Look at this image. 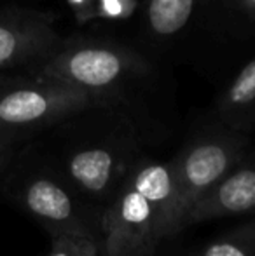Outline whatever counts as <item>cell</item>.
<instances>
[{
    "label": "cell",
    "instance_id": "1",
    "mask_svg": "<svg viewBox=\"0 0 255 256\" xmlns=\"http://www.w3.org/2000/svg\"><path fill=\"white\" fill-rule=\"evenodd\" d=\"M173 200V162L138 158L102 212V254L152 256L168 237Z\"/></svg>",
    "mask_w": 255,
    "mask_h": 256
},
{
    "label": "cell",
    "instance_id": "2",
    "mask_svg": "<svg viewBox=\"0 0 255 256\" xmlns=\"http://www.w3.org/2000/svg\"><path fill=\"white\" fill-rule=\"evenodd\" d=\"M149 72V63L124 46L98 40H72L41 60L35 75L77 86L103 102L126 82Z\"/></svg>",
    "mask_w": 255,
    "mask_h": 256
},
{
    "label": "cell",
    "instance_id": "3",
    "mask_svg": "<svg viewBox=\"0 0 255 256\" xmlns=\"http://www.w3.org/2000/svg\"><path fill=\"white\" fill-rule=\"evenodd\" d=\"M248 152L245 132L227 126L196 134L173 158L175 200L168 237L182 230L189 209L204 197Z\"/></svg>",
    "mask_w": 255,
    "mask_h": 256
},
{
    "label": "cell",
    "instance_id": "4",
    "mask_svg": "<svg viewBox=\"0 0 255 256\" xmlns=\"http://www.w3.org/2000/svg\"><path fill=\"white\" fill-rule=\"evenodd\" d=\"M105 104L93 92L56 78L35 75L20 84L6 80L0 88V129L18 138Z\"/></svg>",
    "mask_w": 255,
    "mask_h": 256
},
{
    "label": "cell",
    "instance_id": "5",
    "mask_svg": "<svg viewBox=\"0 0 255 256\" xmlns=\"http://www.w3.org/2000/svg\"><path fill=\"white\" fill-rule=\"evenodd\" d=\"M138 158L131 136L103 134L72 146L58 171L93 208L103 212Z\"/></svg>",
    "mask_w": 255,
    "mask_h": 256
},
{
    "label": "cell",
    "instance_id": "6",
    "mask_svg": "<svg viewBox=\"0 0 255 256\" xmlns=\"http://www.w3.org/2000/svg\"><path fill=\"white\" fill-rule=\"evenodd\" d=\"M20 202L51 234L89 237L100 242L102 212L93 208L60 171L30 174L20 188Z\"/></svg>",
    "mask_w": 255,
    "mask_h": 256
},
{
    "label": "cell",
    "instance_id": "7",
    "mask_svg": "<svg viewBox=\"0 0 255 256\" xmlns=\"http://www.w3.org/2000/svg\"><path fill=\"white\" fill-rule=\"evenodd\" d=\"M60 44L53 14L9 10L0 14V72L41 61Z\"/></svg>",
    "mask_w": 255,
    "mask_h": 256
},
{
    "label": "cell",
    "instance_id": "8",
    "mask_svg": "<svg viewBox=\"0 0 255 256\" xmlns=\"http://www.w3.org/2000/svg\"><path fill=\"white\" fill-rule=\"evenodd\" d=\"M255 214V152L243 158L196 204L182 222L185 226L225 216Z\"/></svg>",
    "mask_w": 255,
    "mask_h": 256
},
{
    "label": "cell",
    "instance_id": "9",
    "mask_svg": "<svg viewBox=\"0 0 255 256\" xmlns=\"http://www.w3.org/2000/svg\"><path fill=\"white\" fill-rule=\"evenodd\" d=\"M222 124L245 132L255 126V56L239 70L217 103Z\"/></svg>",
    "mask_w": 255,
    "mask_h": 256
},
{
    "label": "cell",
    "instance_id": "10",
    "mask_svg": "<svg viewBox=\"0 0 255 256\" xmlns=\"http://www.w3.org/2000/svg\"><path fill=\"white\" fill-rule=\"evenodd\" d=\"M206 0H149L147 23L159 37H171L189 23L194 10Z\"/></svg>",
    "mask_w": 255,
    "mask_h": 256
},
{
    "label": "cell",
    "instance_id": "11",
    "mask_svg": "<svg viewBox=\"0 0 255 256\" xmlns=\"http://www.w3.org/2000/svg\"><path fill=\"white\" fill-rule=\"evenodd\" d=\"M191 256H255V214L250 222L218 236Z\"/></svg>",
    "mask_w": 255,
    "mask_h": 256
},
{
    "label": "cell",
    "instance_id": "12",
    "mask_svg": "<svg viewBox=\"0 0 255 256\" xmlns=\"http://www.w3.org/2000/svg\"><path fill=\"white\" fill-rule=\"evenodd\" d=\"M48 256H103L102 244L89 237L56 236Z\"/></svg>",
    "mask_w": 255,
    "mask_h": 256
},
{
    "label": "cell",
    "instance_id": "13",
    "mask_svg": "<svg viewBox=\"0 0 255 256\" xmlns=\"http://www.w3.org/2000/svg\"><path fill=\"white\" fill-rule=\"evenodd\" d=\"M14 142H16V136L0 129V171H2L4 166L9 160V155H11V150H13Z\"/></svg>",
    "mask_w": 255,
    "mask_h": 256
},
{
    "label": "cell",
    "instance_id": "14",
    "mask_svg": "<svg viewBox=\"0 0 255 256\" xmlns=\"http://www.w3.org/2000/svg\"><path fill=\"white\" fill-rule=\"evenodd\" d=\"M70 2V6H74L75 9H81V6H84L86 0H68Z\"/></svg>",
    "mask_w": 255,
    "mask_h": 256
},
{
    "label": "cell",
    "instance_id": "15",
    "mask_svg": "<svg viewBox=\"0 0 255 256\" xmlns=\"http://www.w3.org/2000/svg\"><path fill=\"white\" fill-rule=\"evenodd\" d=\"M4 82H6V80H4V78H0V88H2V84H4Z\"/></svg>",
    "mask_w": 255,
    "mask_h": 256
},
{
    "label": "cell",
    "instance_id": "16",
    "mask_svg": "<svg viewBox=\"0 0 255 256\" xmlns=\"http://www.w3.org/2000/svg\"><path fill=\"white\" fill-rule=\"evenodd\" d=\"M224 2H227V0H224Z\"/></svg>",
    "mask_w": 255,
    "mask_h": 256
}]
</instances>
